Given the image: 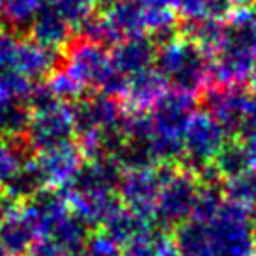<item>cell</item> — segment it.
I'll return each mask as SVG.
<instances>
[{"label": "cell", "mask_w": 256, "mask_h": 256, "mask_svg": "<svg viewBox=\"0 0 256 256\" xmlns=\"http://www.w3.org/2000/svg\"><path fill=\"white\" fill-rule=\"evenodd\" d=\"M30 40L45 49L60 50L72 43V26L49 6H43L30 24Z\"/></svg>", "instance_id": "obj_18"}, {"label": "cell", "mask_w": 256, "mask_h": 256, "mask_svg": "<svg viewBox=\"0 0 256 256\" xmlns=\"http://www.w3.org/2000/svg\"><path fill=\"white\" fill-rule=\"evenodd\" d=\"M17 208H19V204H15L14 200L0 189V219H4L6 215H10L14 210H17Z\"/></svg>", "instance_id": "obj_45"}, {"label": "cell", "mask_w": 256, "mask_h": 256, "mask_svg": "<svg viewBox=\"0 0 256 256\" xmlns=\"http://www.w3.org/2000/svg\"><path fill=\"white\" fill-rule=\"evenodd\" d=\"M32 110L24 101H8L0 116V131L6 138H24Z\"/></svg>", "instance_id": "obj_30"}, {"label": "cell", "mask_w": 256, "mask_h": 256, "mask_svg": "<svg viewBox=\"0 0 256 256\" xmlns=\"http://www.w3.org/2000/svg\"><path fill=\"white\" fill-rule=\"evenodd\" d=\"M204 96L206 110L215 116L222 128L226 129L228 135L240 133L243 126V120L247 116V110L250 107L249 94L242 90L240 86H210Z\"/></svg>", "instance_id": "obj_12"}, {"label": "cell", "mask_w": 256, "mask_h": 256, "mask_svg": "<svg viewBox=\"0 0 256 256\" xmlns=\"http://www.w3.org/2000/svg\"><path fill=\"white\" fill-rule=\"evenodd\" d=\"M19 40L15 34L0 30V72L12 70L15 66L17 50H19Z\"/></svg>", "instance_id": "obj_40"}, {"label": "cell", "mask_w": 256, "mask_h": 256, "mask_svg": "<svg viewBox=\"0 0 256 256\" xmlns=\"http://www.w3.org/2000/svg\"><path fill=\"white\" fill-rule=\"evenodd\" d=\"M32 88L34 82L15 68L0 72V96L6 101H26Z\"/></svg>", "instance_id": "obj_36"}, {"label": "cell", "mask_w": 256, "mask_h": 256, "mask_svg": "<svg viewBox=\"0 0 256 256\" xmlns=\"http://www.w3.org/2000/svg\"><path fill=\"white\" fill-rule=\"evenodd\" d=\"M82 164H84V157L77 148V144L73 142L42 152L34 159V166L45 189H54V191L68 189L73 184V180L77 178Z\"/></svg>", "instance_id": "obj_11"}, {"label": "cell", "mask_w": 256, "mask_h": 256, "mask_svg": "<svg viewBox=\"0 0 256 256\" xmlns=\"http://www.w3.org/2000/svg\"><path fill=\"white\" fill-rule=\"evenodd\" d=\"M159 189H161L159 168L157 164H150V166L124 170L116 192H118L122 206H126L140 217L154 219Z\"/></svg>", "instance_id": "obj_8"}, {"label": "cell", "mask_w": 256, "mask_h": 256, "mask_svg": "<svg viewBox=\"0 0 256 256\" xmlns=\"http://www.w3.org/2000/svg\"><path fill=\"white\" fill-rule=\"evenodd\" d=\"M82 256H122L120 245L112 242L105 232L90 234L84 249L80 252Z\"/></svg>", "instance_id": "obj_38"}, {"label": "cell", "mask_w": 256, "mask_h": 256, "mask_svg": "<svg viewBox=\"0 0 256 256\" xmlns=\"http://www.w3.org/2000/svg\"><path fill=\"white\" fill-rule=\"evenodd\" d=\"M70 210L84 220L88 226H103L108 217L122 206L118 194L112 191H77L64 189Z\"/></svg>", "instance_id": "obj_14"}, {"label": "cell", "mask_w": 256, "mask_h": 256, "mask_svg": "<svg viewBox=\"0 0 256 256\" xmlns=\"http://www.w3.org/2000/svg\"><path fill=\"white\" fill-rule=\"evenodd\" d=\"M252 238H254V250H256V226H254V234H252Z\"/></svg>", "instance_id": "obj_53"}, {"label": "cell", "mask_w": 256, "mask_h": 256, "mask_svg": "<svg viewBox=\"0 0 256 256\" xmlns=\"http://www.w3.org/2000/svg\"><path fill=\"white\" fill-rule=\"evenodd\" d=\"M75 138V122H73L72 105L56 101L49 107L32 110L30 126L24 135L26 146L36 152L58 148L72 144Z\"/></svg>", "instance_id": "obj_6"}, {"label": "cell", "mask_w": 256, "mask_h": 256, "mask_svg": "<svg viewBox=\"0 0 256 256\" xmlns=\"http://www.w3.org/2000/svg\"><path fill=\"white\" fill-rule=\"evenodd\" d=\"M249 217H250V222L256 226V204L249 210Z\"/></svg>", "instance_id": "obj_50"}, {"label": "cell", "mask_w": 256, "mask_h": 256, "mask_svg": "<svg viewBox=\"0 0 256 256\" xmlns=\"http://www.w3.org/2000/svg\"><path fill=\"white\" fill-rule=\"evenodd\" d=\"M156 68L174 90L191 96L204 94L214 82L212 58L182 36H176L157 49Z\"/></svg>", "instance_id": "obj_2"}, {"label": "cell", "mask_w": 256, "mask_h": 256, "mask_svg": "<svg viewBox=\"0 0 256 256\" xmlns=\"http://www.w3.org/2000/svg\"><path fill=\"white\" fill-rule=\"evenodd\" d=\"M222 204H224V196H222V189L219 187V184L215 185L200 184L196 204H194V210H192V215L189 220H196V222L208 224V222H212L215 219V215L219 214Z\"/></svg>", "instance_id": "obj_33"}, {"label": "cell", "mask_w": 256, "mask_h": 256, "mask_svg": "<svg viewBox=\"0 0 256 256\" xmlns=\"http://www.w3.org/2000/svg\"><path fill=\"white\" fill-rule=\"evenodd\" d=\"M144 8H174L176 0H138Z\"/></svg>", "instance_id": "obj_46"}, {"label": "cell", "mask_w": 256, "mask_h": 256, "mask_svg": "<svg viewBox=\"0 0 256 256\" xmlns=\"http://www.w3.org/2000/svg\"><path fill=\"white\" fill-rule=\"evenodd\" d=\"M122 133L128 142L148 144L154 136V120L150 112H129L122 122Z\"/></svg>", "instance_id": "obj_35"}, {"label": "cell", "mask_w": 256, "mask_h": 256, "mask_svg": "<svg viewBox=\"0 0 256 256\" xmlns=\"http://www.w3.org/2000/svg\"><path fill=\"white\" fill-rule=\"evenodd\" d=\"M174 242L182 256H217L208 226L196 220H187L174 228Z\"/></svg>", "instance_id": "obj_23"}, {"label": "cell", "mask_w": 256, "mask_h": 256, "mask_svg": "<svg viewBox=\"0 0 256 256\" xmlns=\"http://www.w3.org/2000/svg\"><path fill=\"white\" fill-rule=\"evenodd\" d=\"M45 6V0H2L0 15L14 28H30Z\"/></svg>", "instance_id": "obj_31"}, {"label": "cell", "mask_w": 256, "mask_h": 256, "mask_svg": "<svg viewBox=\"0 0 256 256\" xmlns=\"http://www.w3.org/2000/svg\"><path fill=\"white\" fill-rule=\"evenodd\" d=\"M64 68L84 86H94L98 90L114 72L112 60L107 49L98 43L88 42L84 38L68 45Z\"/></svg>", "instance_id": "obj_10"}, {"label": "cell", "mask_w": 256, "mask_h": 256, "mask_svg": "<svg viewBox=\"0 0 256 256\" xmlns=\"http://www.w3.org/2000/svg\"><path fill=\"white\" fill-rule=\"evenodd\" d=\"M6 103H8V101L0 96V116H2V110H4V107H6Z\"/></svg>", "instance_id": "obj_51"}, {"label": "cell", "mask_w": 256, "mask_h": 256, "mask_svg": "<svg viewBox=\"0 0 256 256\" xmlns=\"http://www.w3.org/2000/svg\"><path fill=\"white\" fill-rule=\"evenodd\" d=\"M168 90L166 78L159 73L157 68H148L144 72L128 77L126 90V107L129 112H150Z\"/></svg>", "instance_id": "obj_15"}, {"label": "cell", "mask_w": 256, "mask_h": 256, "mask_svg": "<svg viewBox=\"0 0 256 256\" xmlns=\"http://www.w3.org/2000/svg\"><path fill=\"white\" fill-rule=\"evenodd\" d=\"M194 96L172 88L152 108L154 136L150 140V152L157 164L174 163L184 157V133L194 112Z\"/></svg>", "instance_id": "obj_1"}, {"label": "cell", "mask_w": 256, "mask_h": 256, "mask_svg": "<svg viewBox=\"0 0 256 256\" xmlns=\"http://www.w3.org/2000/svg\"><path fill=\"white\" fill-rule=\"evenodd\" d=\"M45 6L52 8L73 30L78 32V28L96 15L98 0H45Z\"/></svg>", "instance_id": "obj_29"}, {"label": "cell", "mask_w": 256, "mask_h": 256, "mask_svg": "<svg viewBox=\"0 0 256 256\" xmlns=\"http://www.w3.org/2000/svg\"><path fill=\"white\" fill-rule=\"evenodd\" d=\"M58 62H60V58H58L56 50L45 49L32 40H24L19 43L14 68L34 82V80L47 78L54 70H58Z\"/></svg>", "instance_id": "obj_19"}, {"label": "cell", "mask_w": 256, "mask_h": 256, "mask_svg": "<svg viewBox=\"0 0 256 256\" xmlns=\"http://www.w3.org/2000/svg\"><path fill=\"white\" fill-rule=\"evenodd\" d=\"M206 226L217 256L254 254V226L250 222L247 208L224 200L219 214Z\"/></svg>", "instance_id": "obj_4"}, {"label": "cell", "mask_w": 256, "mask_h": 256, "mask_svg": "<svg viewBox=\"0 0 256 256\" xmlns=\"http://www.w3.org/2000/svg\"><path fill=\"white\" fill-rule=\"evenodd\" d=\"M180 30H182V38L194 43L210 58H214L219 52L230 36V26L224 21H217V19L185 21Z\"/></svg>", "instance_id": "obj_20"}, {"label": "cell", "mask_w": 256, "mask_h": 256, "mask_svg": "<svg viewBox=\"0 0 256 256\" xmlns=\"http://www.w3.org/2000/svg\"><path fill=\"white\" fill-rule=\"evenodd\" d=\"M247 34H249L250 42L254 43V47H256V17H254V21H252V24H250V28L247 30Z\"/></svg>", "instance_id": "obj_49"}, {"label": "cell", "mask_w": 256, "mask_h": 256, "mask_svg": "<svg viewBox=\"0 0 256 256\" xmlns=\"http://www.w3.org/2000/svg\"><path fill=\"white\" fill-rule=\"evenodd\" d=\"M26 256H75V254H72L70 250L54 245L49 240H40V242L34 243V247L30 249V252Z\"/></svg>", "instance_id": "obj_43"}, {"label": "cell", "mask_w": 256, "mask_h": 256, "mask_svg": "<svg viewBox=\"0 0 256 256\" xmlns=\"http://www.w3.org/2000/svg\"><path fill=\"white\" fill-rule=\"evenodd\" d=\"M154 219L140 217L126 206H120L103 224V232L118 245H129L138 238L154 236Z\"/></svg>", "instance_id": "obj_21"}, {"label": "cell", "mask_w": 256, "mask_h": 256, "mask_svg": "<svg viewBox=\"0 0 256 256\" xmlns=\"http://www.w3.org/2000/svg\"><path fill=\"white\" fill-rule=\"evenodd\" d=\"M45 82L58 101H77L86 90V86L77 77H73L64 66L50 73Z\"/></svg>", "instance_id": "obj_34"}, {"label": "cell", "mask_w": 256, "mask_h": 256, "mask_svg": "<svg viewBox=\"0 0 256 256\" xmlns=\"http://www.w3.org/2000/svg\"><path fill=\"white\" fill-rule=\"evenodd\" d=\"M154 256H182L178 245L170 236H159L154 240Z\"/></svg>", "instance_id": "obj_44"}, {"label": "cell", "mask_w": 256, "mask_h": 256, "mask_svg": "<svg viewBox=\"0 0 256 256\" xmlns=\"http://www.w3.org/2000/svg\"><path fill=\"white\" fill-rule=\"evenodd\" d=\"M220 189H222L224 200L250 210L256 204V170L250 168L234 178L224 180Z\"/></svg>", "instance_id": "obj_28"}, {"label": "cell", "mask_w": 256, "mask_h": 256, "mask_svg": "<svg viewBox=\"0 0 256 256\" xmlns=\"http://www.w3.org/2000/svg\"><path fill=\"white\" fill-rule=\"evenodd\" d=\"M24 148H28L24 138L0 140V189L19 172L24 161Z\"/></svg>", "instance_id": "obj_32"}, {"label": "cell", "mask_w": 256, "mask_h": 256, "mask_svg": "<svg viewBox=\"0 0 256 256\" xmlns=\"http://www.w3.org/2000/svg\"><path fill=\"white\" fill-rule=\"evenodd\" d=\"M78 32H80V38H84L92 43H98L101 47H107V45L114 47L118 42H122V38L110 26V22L107 21L105 15H94L92 19H88L78 28Z\"/></svg>", "instance_id": "obj_37"}, {"label": "cell", "mask_w": 256, "mask_h": 256, "mask_svg": "<svg viewBox=\"0 0 256 256\" xmlns=\"http://www.w3.org/2000/svg\"><path fill=\"white\" fill-rule=\"evenodd\" d=\"M234 8H250L256 0H228Z\"/></svg>", "instance_id": "obj_47"}, {"label": "cell", "mask_w": 256, "mask_h": 256, "mask_svg": "<svg viewBox=\"0 0 256 256\" xmlns=\"http://www.w3.org/2000/svg\"><path fill=\"white\" fill-rule=\"evenodd\" d=\"M212 164L215 166V170L220 176V180L234 178L238 174L252 168V163H250V157L247 154V150L242 144V140H236V138L234 140H226V144L215 156Z\"/></svg>", "instance_id": "obj_25"}, {"label": "cell", "mask_w": 256, "mask_h": 256, "mask_svg": "<svg viewBox=\"0 0 256 256\" xmlns=\"http://www.w3.org/2000/svg\"><path fill=\"white\" fill-rule=\"evenodd\" d=\"M98 2H108V4H112V2H116V0H98Z\"/></svg>", "instance_id": "obj_52"}, {"label": "cell", "mask_w": 256, "mask_h": 256, "mask_svg": "<svg viewBox=\"0 0 256 256\" xmlns=\"http://www.w3.org/2000/svg\"><path fill=\"white\" fill-rule=\"evenodd\" d=\"M206 4L208 0H176V8L185 21L204 19L206 17Z\"/></svg>", "instance_id": "obj_41"}, {"label": "cell", "mask_w": 256, "mask_h": 256, "mask_svg": "<svg viewBox=\"0 0 256 256\" xmlns=\"http://www.w3.org/2000/svg\"><path fill=\"white\" fill-rule=\"evenodd\" d=\"M161 189L157 194L154 219L161 226L178 228L191 219L196 196L200 191V182L196 174L176 163H159Z\"/></svg>", "instance_id": "obj_3"}, {"label": "cell", "mask_w": 256, "mask_h": 256, "mask_svg": "<svg viewBox=\"0 0 256 256\" xmlns=\"http://www.w3.org/2000/svg\"><path fill=\"white\" fill-rule=\"evenodd\" d=\"M154 240H156V234L138 238L126 245V250L122 252V256H154Z\"/></svg>", "instance_id": "obj_42"}, {"label": "cell", "mask_w": 256, "mask_h": 256, "mask_svg": "<svg viewBox=\"0 0 256 256\" xmlns=\"http://www.w3.org/2000/svg\"><path fill=\"white\" fill-rule=\"evenodd\" d=\"M21 210L42 240H49L54 226L72 212L64 192L54 189H42L36 196L21 204Z\"/></svg>", "instance_id": "obj_13"}, {"label": "cell", "mask_w": 256, "mask_h": 256, "mask_svg": "<svg viewBox=\"0 0 256 256\" xmlns=\"http://www.w3.org/2000/svg\"><path fill=\"white\" fill-rule=\"evenodd\" d=\"M249 86H250V90L256 94V62H254V66H252V72H250V75H249Z\"/></svg>", "instance_id": "obj_48"}, {"label": "cell", "mask_w": 256, "mask_h": 256, "mask_svg": "<svg viewBox=\"0 0 256 256\" xmlns=\"http://www.w3.org/2000/svg\"><path fill=\"white\" fill-rule=\"evenodd\" d=\"M240 136H242V144L245 146L250 157V163H252V166H256V98H252V101H250L247 116H245L243 126L240 129Z\"/></svg>", "instance_id": "obj_39"}, {"label": "cell", "mask_w": 256, "mask_h": 256, "mask_svg": "<svg viewBox=\"0 0 256 256\" xmlns=\"http://www.w3.org/2000/svg\"><path fill=\"white\" fill-rule=\"evenodd\" d=\"M36 232L21 208L0 219V249L6 256H26L36 243Z\"/></svg>", "instance_id": "obj_17"}, {"label": "cell", "mask_w": 256, "mask_h": 256, "mask_svg": "<svg viewBox=\"0 0 256 256\" xmlns=\"http://www.w3.org/2000/svg\"><path fill=\"white\" fill-rule=\"evenodd\" d=\"M178 14L174 8H144V30L157 43H166L178 36Z\"/></svg>", "instance_id": "obj_27"}, {"label": "cell", "mask_w": 256, "mask_h": 256, "mask_svg": "<svg viewBox=\"0 0 256 256\" xmlns=\"http://www.w3.org/2000/svg\"><path fill=\"white\" fill-rule=\"evenodd\" d=\"M42 189H45V185L34 166V161H26L14 178L2 187V191L6 192L15 204H24L26 200L36 196Z\"/></svg>", "instance_id": "obj_26"}, {"label": "cell", "mask_w": 256, "mask_h": 256, "mask_svg": "<svg viewBox=\"0 0 256 256\" xmlns=\"http://www.w3.org/2000/svg\"><path fill=\"white\" fill-rule=\"evenodd\" d=\"M228 136L214 114L206 108L194 110L184 133V166L196 174L204 164L214 161Z\"/></svg>", "instance_id": "obj_5"}, {"label": "cell", "mask_w": 256, "mask_h": 256, "mask_svg": "<svg viewBox=\"0 0 256 256\" xmlns=\"http://www.w3.org/2000/svg\"><path fill=\"white\" fill-rule=\"evenodd\" d=\"M88 238H90V226L78 215L70 212L50 232L49 242H52L62 249L70 250L72 254L78 256L84 249Z\"/></svg>", "instance_id": "obj_24"}, {"label": "cell", "mask_w": 256, "mask_h": 256, "mask_svg": "<svg viewBox=\"0 0 256 256\" xmlns=\"http://www.w3.org/2000/svg\"><path fill=\"white\" fill-rule=\"evenodd\" d=\"M0 256H6V254H4V252H2V249H0Z\"/></svg>", "instance_id": "obj_54"}, {"label": "cell", "mask_w": 256, "mask_h": 256, "mask_svg": "<svg viewBox=\"0 0 256 256\" xmlns=\"http://www.w3.org/2000/svg\"><path fill=\"white\" fill-rule=\"evenodd\" d=\"M73 122H75V136L86 133H112L122 129V122L126 118V110L118 100L98 94L94 98H80L73 101Z\"/></svg>", "instance_id": "obj_9"}, {"label": "cell", "mask_w": 256, "mask_h": 256, "mask_svg": "<svg viewBox=\"0 0 256 256\" xmlns=\"http://www.w3.org/2000/svg\"><path fill=\"white\" fill-rule=\"evenodd\" d=\"M157 56V45L152 38L133 36L124 38L112 47L110 60L112 66L126 77H131L138 72L152 68Z\"/></svg>", "instance_id": "obj_16"}, {"label": "cell", "mask_w": 256, "mask_h": 256, "mask_svg": "<svg viewBox=\"0 0 256 256\" xmlns=\"http://www.w3.org/2000/svg\"><path fill=\"white\" fill-rule=\"evenodd\" d=\"M256 62V47L247 32L230 28V36L212 58V78L219 86H240Z\"/></svg>", "instance_id": "obj_7"}, {"label": "cell", "mask_w": 256, "mask_h": 256, "mask_svg": "<svg viewBox=\"0 0 256 256\" xmlns=\"http://www.w3.org/2000/svg\"><path fill=\"white\" fill-rule=\"evenodd\" d=\"M107 21L116 30V34L124 38L142 36L144 32V6L138 0H116L108 4L105 12Z\"/></svg>", "instance_id": "obj_22"}]
</instances>
